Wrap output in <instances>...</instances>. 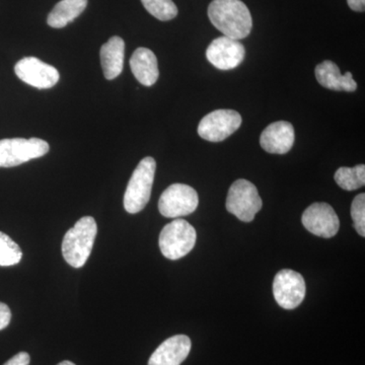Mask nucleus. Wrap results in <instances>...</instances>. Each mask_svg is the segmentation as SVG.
<instances>
[{
    "instance_id": "obj_1",
    "label": "nucleus",
    "mask_w": 365,
    "mask_h": 365,
    "mask_svg": "<svg viewBox=\"0 0 365 365\" xmlns=\"http://www.w3.org/2000/svg\"><path fill=\"white\" fill-rule=\"evenodd\" d=\"M211 24L225 37L242 40L253 28V19L242 0H213L208 6Z\"/></svg>"
},
{
    "instance_id": "obj_2",
    "label": "nucleus",
    "mask_w": 365,
    "mask_h": 365,
    "mask_svg": "<svg viewBox=\"0 0 365 365\" xmlns=\"http://www.w3.org/2000/svg\"><path fill=\"white\" fill-rule=\"evenodd\" d=\"M98 225L91 216L81 218L64 235L62 255L73 268H81L88 261L97 237Z\"/></svg>"
},
{
    "instance_id": "obj_3",
    "label": "nucleus",
    "mask_w": 365,
    "mask_h": 365,
    "mask_svg": "<svg viewBox=\"0 0 365 365\" xmlns=\"http://www.w3.org/2000/svg\"><path fill=\"white\" fill-rule=\"evenodd\" d=\"M155 170L157 163L153 158H144L138 163L125 191L124 208L127 212L135 215L148 205L155 181Z\"/></svg>"
},
{
    "instance_id": "obj_4",
    "label": "nucleus",
    "mask_w": 365,
    "mask_h": 365,
    "mask_svg": "<svg viewBox=\"0 0 365 365\" xmlns=\"http://www.w3.org/2000/svg\"><path fill=\"white\" fill-rule=\"evenodd\" d=\"M195 228L185 220H173L163 228L160 235V249L165 258L179 260L195 247Z\"/></svg>"
},
{
    "instance_id": "obj_5",
    "label": "nucleus",
    "mask_w": 365,
    "mask_h": 365,
    "mask_svg": "<svg viewBox=\"0 0 365 365\" xmlns=\"http://www.w3.org/2000/svg\"><path fill=\"white\" fill-rule=\"evenodd\" d=\"M262 199L258 189L248 180H237L228 190L227 209L244 222H253L255 216L261 210Z\"/></svg>"
},
{
    "instance_id": "obj_6",
    "label": "nucleus",
    "mask_w": 365,
    "mask_h": 365,
    "mask_svg": "<svg viewBox=\"0 0 365 365\" xmlns=\"http://www.w3.org/2000/svg\"><path fill=\"white\" fill-rule=\"evenodd\" d=\"M49 144L40 138H9L0 140V168H13L34 158L44 157Z\"/></svg>"
},
{
    "instance_id": "obj_7",
    "label": "nucleus",
    "mask_w": 365,
    "mask_h": 365,
    "mask_svg": "<svg viewBox=\"0 0 365 365\" xmlns=\"http://www.w3.org/2000/svg\"><path fill=\"white\" fill-rule=\"evenodd\" d=\"M196 190L185 184H173L160 196L158 210L168 218H179L191 215L198 207Z\"/></svg>"
},
{
    "instance_id": "obj_8",
    "label": "nucleus",
    "mask_w": 365,
    "mask_h": 365,
    "mask_svg": "<svg viewBox=\"0 0 365 365\" xmlns=\"http://www.w3.org/2000/svg\"><path fill=\"white\" fill-rule=\"evenodd\" d=\"M242 116L234 110H216L201 120L198 134L210 143H220L241 127Z\"/></svg>"
},
{
    "instance_id": "obj_9",
    "label": "nucleus",
    "mask_w": 365,
    "mask_h": 365,
    "mask_svg": "<svg viewBox=\"0 0 365 365\" xmlns=\"http://www.w3.org/2000/svg\"><path fill=\"white\" fill-rule=\"evenodd\" d=\"M306 290L304 277L297 271L283 269L274 278V299L282 309H297L304 299Z\"/></svg>"
},
{
    "instance_id": "obj_10",
    "label": "nucleus",
    "mask_w": 365,
    "mask_h": 365,
    "mask_svg": "<svg viewBox=\"0 0 365 365\" xmlns=\"http://www.w3.org/2000/svg\"><path fill=\"white\" fill-rule=\"evenodd\" d=\"M14 72L26 85L39 90L53 88L60 78L59 72L55 67L36 57H26L20 60L14 66Z\"/></svg>"
},
{
    "instance_id": "obj_11",
    "label": "nucleus",
    "mask_w": 365,
    "mask_h": 365,
    "mask_svg": "<svg viewBox=\"0 0 365 365\" xmlns=\"http://www.w3.org/2000/svg\"><path fill=\"white\" fill-rule=\"evenodd\" d=\"M302 222L311 234L325 239H330L339 232V218L328 203L312 204L304 210Z\"/></svg>"
},
{
    "instance_id": "obj_12",
    "label": "nucleus",
    "mask_w": 365,
    "mask_h": 365,
    "mask_svg": "<svg viewBox=\"0 0 365 365\" xmlns=\"http://www.w3.org/2000/svg\"><path fill=\"white\" fill-rule=\"evenodd\" d=\"M246 56L245 46L232 38H216L206 50V58L220 71H230L240 66Z\"/></svg>"
},
{
    "instance_id": "obj_13",
    "label": "nucleus",
    "mask_w": 365,
    "mask_h": 365,
    "mask_svg": "<svg viewBox=\"0 0 365 365\" xmlns=\"http://www.w3.org/2000/svg\"><path fill=\"white\" fill-rule=\"evenodd\" d=\"M295 133L292 123L277 121L262 132L260 144L264 150L274 155H285L294 144Z\"/></svg>"
},
{
    "instance_id": "obj_14",
    "label": "nucleus",
    "mask_w": 365,
    "mask_h": 365,
    "mask_svg": "<svg viewBox=\"0 0 365 365\" xmlns=\"http://www.w3.org/2000/svg\"><path fill=\"white\" fill-rule=\"evenodd\" d=\"M191 347L188 336H173L158 346L148 360V365H181L188 357Z\"/></svg>"
},
{
    "instance_id": "obj_15",
    "label": "nucleus",
    "mask_w": 365,
    "mask_h": 365,
    "mask_svg": "<svg viewBox=\"0 0 365 365\" xmlns=\"http://www.w3.org/2000/svg\"><path fill=\"white\" fill-rule=\"evenodd\" d=\"M316 78L318 83L324 88L337 91H356L357 83H355L351 72L341 74L339 67L330 60L322 62L316 67Z\"/></svg>"
},
{
    "instance_id": "obj_16",
    "label": "nucleus",
    "mask_w": 365,
    "mask_h": 365,
    "mask_svg": "<svg viewBox=\"0 0 365 365\" xmlns=\"http://www.w3.org/2000/svg\"><path fill=\"white\" fill-rule=\"evenodd\" d=\"M132 73L144 86H151L157 83L160 71L157 56L148 48L140 47L135 50L130 59Z\"/></svg>"
},
{
    "instance_id": "obj_17",
    "label": "nucleus",
    "mask_w": 365,
    "mask_h": 365,
    "mask_svg": "<svg viewBox=\"0 0 365 365\" xmlns=\"http://www.w3.org/2000/svg\"><path fill=\"white\" fill-rule=\"evenodd\" d=\"M100 55L106 79L112 81L119 76L124 67V40L114 36L102 46Z\"/></svg>"
},
{
    "instance_id": "obj_18",
    "label": "nucleus",
    "mask_w": 365,
    "mask_h": 365,
    "mask_svg": "<svg viewBox=\"0 0 365 365\" xmlns=\"http://www.w3.org/2000/svg\"><path fill=\"white\" fill-rule=\"evenodd\" d=\"M86 6L88 0H61L48 16V25L54 29L64 28L81 16Z\"/></svg>"
},
{
    "instance_id": "obj_19",
    "label": "nucleus",
    "mask_w": 365,
    "mask_h": 365,
    "mask_svg": "<svg viewBox=\"0 0 365 365\" xmlns=\"http://www.w3.org/2000/svg\"><path fill=\"white\" fill-rule=\"evenodd\" d=\"M335 182L346 191H354L365 185V165H359L353 168H340L335 173Z\"/></svg>"
},
{
    "instance_id": "obj_20",
    "label": "nucleus",
    "mask_w": 365,
    "mask_h": 365,
    "mask_svg": "<svg viewBox=\"0 0 365 365\" xmlns=\"http://www.w3.org/2000/svg\"><path fill=\"white\" fill-rule=\"evenodd\" d=\"M23 252L9 235L0 232V266L9 267L20 263Z\"/></svg>"
},
{
    "instance_id": "obj_21",
    "label": "nucleus",
    "mask_w": 365,
    "mask_h": 365,
    "mask_svg": "<svg viewBox=\"0 0 365 365\" xmlns=\"http://www.w3.org/2000/svg\"><path fill=\"white\" fill-rule=\"evenodd\" d=\"M143 6L158 20L167 21L176 18L178 7L173 0H141Z\"/></svg>"
},
{
    "instance_id": "obj_22",
    "label": "nucleus",
    "mask_w": 365,
    "mask_h": 365,
    "mask_svg": "<svg viewBox=\"0 0 365 365\" xmlns=\"http://www.w3.org/2000/svg\"><path fill=\"white\" fill-rule=\"evenodd\" d=\"M351 217L355 230L362 237H365V194L355 197L351 204Z\"/></svg>"
},
{
    "instance_id": "obj_23",
    "label": "nucleus",
    "mask_w": 365,
    "mask_h": 365,
    "mask_svg": "<svg viewBox=\"0 0 365 365\" xmlns=\"http://www.w3.org/2000/svg\"><path fill=\"white\" fill-rule=\"evenodd\" d=\"M11 309L4 302H0V331L6 329L11 323Z\"/></svg>"
},
{
    "instance_id": "obj_24",
    "label": "nucleus",
    "mask_w": 365,
    "mask_h": 365,
    "mask_svg": "<svg viewBox=\"0 0 365 365\" xmlns=\"http://www.w3.org/2000/svg\"><path fill=\"white\" fill-rule=\"evenodd\" d=\"M31 357L29 353L20 352L11 357L9 361L4 365H29L30 364Z\"/></svg>"
},
{
    "instance_id": "obj_25",
    "label": "nucleus",
    "mask_w": 365,
    "mask_h": 365,
    "mask_svg": "<svg viewBox=\"0 0 365 365\" xmlns=\"http://www.w3.org/2000/svg\"><path fill=\"white\" fill-rule=\"evenodd\" d=\"M348 6L354 11L364 13L365 11V0H347Z\"/></svg>"
},
{
    "instance_id": "obj_26",
    "label": "nucleus",
    "mask_w": 365,
    "mask_h": 365,
    "mask_svg": "<svg viewBox=\"0 0 365 365\" xmlns=\"http://www.w3.org/2000/svg\"><path fill=\"white\" fill-rule=\"evenodd\" d=\"M57 365H76L73 362L69 361V360H64V361L60 362V364Z\"/></svg>"
}]
</instances>
